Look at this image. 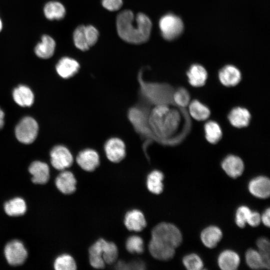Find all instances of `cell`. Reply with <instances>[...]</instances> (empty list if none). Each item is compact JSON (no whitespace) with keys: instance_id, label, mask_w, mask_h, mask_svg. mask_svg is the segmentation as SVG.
<instances>
[{"instance_id":"cell-30","label":"cell","mask_w":270,"mask_h":270,"mask_svg":"<svg viewBox=\"0 0 270 270\" xmlns=\"http://www.w3.org/2000/svg\"><path fill=\"white\" fill-rule=\"evenodd\" d=\"M258 252L262 259L265 268H270V243L269 240L264 237L258 238L256 241Z\"/></svg>"},{"instance_id":"cell-17","label":"cell","mask_w":270,"mask_h":270,"mask_svg":"<svg viewBox=\"0 0 270 270\" xmlns=\"http://www.w3.org/2000/svg\"><path fill=\"white\" fill-rule=\"evenodd\" d=\"M79 63L74 59L64 57L57 63L56 69L58 74L64 78H68L76 74L80 68Z\"/></svg>"},{"instance_id":"cell-21","label":"cell","mask_w":270,"mask_h":270,"mask_svg":"<svg viewBox=\"0 0 270 270\" xmlns=\"http://www.w3.org/2000/svg\"><path fill=\"white\" fill-rule=\"evenodd\" d=\"M218 264L222 270H235L238 268L240 258L238 254L232 250H225L219 255Z\"/></svg>"},{"instance_id":"cell-5","label":"cell","mask_w":270,"mask_h":270,"mask_svg":"<svg viewBox=\"0 0 270 270\" xmlns=\"http://www.w3.org/2000/svg\"><path fill=\"white\" fill-rule=\"evenodd\" d=\"M159 27L163 38L172 40L180 36L183 30L184 24L181 19L172 14L163 16L159 22Z\"/></svg>"},{"instance_id":"cell-23","label":"cell","mask_w":270,"mask_h":270,"mask_svg":"<svg viewBox=\"0 0 270 270\" xmlns=\"http://www.w3.org/2000/svg\"><path fill=\"white\" fill-rule=\"evenodd\" d=\"M56 42L54 40L49 36L44 35L41 41L34 48L36 55L42 58H50L54 52Z\"/></svg>"},{"instance_id":"cell-20","label":"cell","mask_w":270,"mask_h":270,"mask_svg":"<svg viewBox=\"0 0 270 270\" xmlns=\"http://www.w3.org/2000/svg\"><path fill=\"white\" fill-rule=\"evenodd\" d=\"M222 237V233L221 230L214 226L206 227L203 230L200 234L202 242L206 247L210 248L216 247Z\"/></svg>"},{"instance_id":"cell-15","label":"cell","mask_w":270,"mask_h":270,"mask_svg":"<svg viewBox=\"0 0 270 270\" xmlns=\"http://www.w3.org/2000/svg\"><path fill=\"white\" fill-rule=\"evenodd\" d=\"M218 78L222 85L226 87H232L239 84L242 79V75L237 68L232 65H227L220 70Z\"/></svg>"},{"instance_id":"cell-2","label":"cell","mask_w":270,"mask_h":270,"mask_svg":"<svg viewBox=\"0 0 270 270\" xmlns=\"http://www.w3.org/2000/svg\"><path fill=\"white\" fill-rule=\"evenodd\" d=\"M116 26L122 40L129 43L140 44L149 39L152 24L143 13H138L134 16L131 10H124L118 15Z\"/></svg>"},{"instance_id":"cell-27","label":"cell","mask_w":270,"mask_h":270,"mask_svg":"<svg viewBox=\"0 0 270 270\" xmlns=\"http://www.w3.org/2000/svg\"><path fill=\"white\" fill-rule=\"evenodd\" d=\"M46 17L50 20H61L66 14V9L60 2H50L46 4L44 9Z\"/></svg>"},{"instance_id":"cell-7","label":"cell","mask_w":270,"mask_h":270,"mask_svg":"<svg viewBox=\"0 0 270 270\" xmlns=\"http://www.w3.org/2000/svg\"><path fill=\"white\" fill-rule=\"evenodd\" d=\"M95 254L106 264H112L118 259V251L114 242L100 238L95 242Z\"/></svg>"},{"instance_id":"cell-24","label":"cell","mask_w":270,"mask_h":270,"mask_svg":"<svg viewBox=\"0 0 270 270\" xmlns=\"http://www.w3.org/2000/svg\"><path fill=\"white\" fill-rule=\"evenodd\" d=\"M4 208L6 213L9 216H20L26 213V204L22 198L16 197L6 202Z\"/></svg>"},{"instance_id":"cell-29","label":"cell","mask_w":270,"mask_h":270,"mask_svg":"<svg viewBox=\"0 0 270 270\" xmlns=\"http://www.w3.org/2000/svg\"><path fill=\"white\" fill-rule=\"evenodd\" d=\"M54 268L56 270H74L76 269V264L74 258L68 254H62L54 260Z\"/></svg>"},{"instance_id":"cell-1","label":"cell","mask_w":270,"mask_h":270,"mask_svg":"<svg viewBox=\"0 0 270 270\" xmlns=\"http://www.w3.org/2000/svg\"><path fill=\"white\" fill-rule=\"evenodd\" d=\"M182 234L174 224L162 222L152 230L151 239L148 245L150 254L156 259L168 260L172 258L176 248L182 242Z\"/></svg>"},{"instance_id":"cell-42","label":"cell","mask_w":270,"mask_h":270,"mask_svg":"<svg viewBox=\"0 0 270 270\" xmlns=\"http://www.w3.org/2000/svg\"><path fill=\"white\" fill-rule=\"evenodd\" d=\"M2 22L0 18V32L2 30Z\"/></svg>"},{"instance_id":"cell-41","label":"cell","mask_w":270,"mask_h":270,"mask_svg":"<svg viewBox=\"0 0 270 270\" xmlns=\"http://www.w3.org/2000/svg\"><path fill=\"white\" fill-rule=\"evenodd\" d=\"M4 114L0 108V130L2 128L4 124Z\"/></svg>"},{"instance_id":"cell-25","label":"cell","mask_w":270,"mask_h":270,"mask_svg":"<svg viewBox=\"0 0 270 270\" xmlns=\"http://www.w3.org/2000/svg\"><path fill=\"white\" fill-rule=\"evenodd\" d=\"M163 173L158 170L152 171L147 176L146 184L148 190L154 194H158L164 189Z\"/></svg>"},{"instance_id":"cell-19","label":"cell","mask_w":270,"mask_h":270,"mask_svg":"<svg viewBox=\"0 0 270 270\" xmlns=\"http://www.w3.org/2000/svg\"><path fill=\"white\" fill-rule=\"evenodd\" d=\"M189 84L194 87L199 88L204 86L208 78L206 70L201 65H192L187 72Z\"/></svg>"},{"instance_id":"cell-28","label":"cell","mask_w":270,"mask_h":270,"mask_svg":"<svg viewBox=\"0 0 270 270\" xmlns=\"http://www.w3.org/2000/svg\"><path fill=\"white\" fill-rule=\"evenodd\" d=\"M205 138L212 144H216L221 140L222 136V128L218 123L210 120L204 126Z\"/></svg>"},{"instance_id":"cell-38","label":"cell","mask_w":270,"mask_h":270,"mask_svg":"<svg viewBox=\"0 0 270 270\" xmlns=\"http://www.w3.org/2000/svg\"><path fill=\"white\" fill-rule=\"evenodd\" d=\"M102 4L106 9L110 11H116L121 8L122 0H102Z\"/></svg>"},{"instance_id":"cell-12","label":"cell","mask_w":270,"mask_h":270,"mask_svg":"<svg viewBox=\"0 0 270 270\" xmlns=\"http://www.w3.org/2000/svg\"><path fill=\"white\" fill-rule=\"evenodd\" d=\"M55 184L62 193L70 194L76 190V180L72 172L65 170L56 178Z\"/></svg>"},{"instance_id":"cell-40","label":"cell","mask_w":270,"mask_h":270,"mask_svg":"<svg viewBox=\"0 0 270 270\" xmlns=\"http://www.w3.org/2000/svg\"><path fill=\"white\" fill-rule=\"evenodd\" d=\"M270 209L268 208L265 210V211L261 216V221L262 222L263 224L267 227H270Z\"/></svg>"},{"instance_id":"cell-4","label":"cell","mask_w":270,"mask_h":270,"mask_svg":"<svg viewBox=\"0 0 270 270\" xmlns=\"http://www.w3.org/2000/svg\"><path fill=\"white\" fill-rule=\"evenodd\" d=\"M38 130V126L36 120L32 117L26 116L16 125L15 134L20 142L30 144L36 138Z\"/></svg>"},{"instance_id":"cell-3","label":"cell","mask_w":270,"mask_h":270,"mask_svg":"<svg viewBox=\"0 0 270 270\" xmlns=\"http://www.w3.org/2000/svg\"><path fill=\"white\" fill-rule=\"evenodd\" d=\"M180 122L178 110L167 104L156 105L148 116L150 133L162 140L170 138L177 131Z\"/></svg>"},{"instance_id":"cell-16","label":"cell","mask_w":270,"mask_h":270,"mask_svg":"<svg viewBox=\"0 0 270 270\" xmlns=\"http://www.w3.org/2000/svg\"><path fill=\"white\" fill-rule=\"evenodd\" d=\"M222 167L225 172L232 178L240 176L244 170L242 160L235 155H229L222 160Z\"/></svg>"},{"instance_id":"cell-9","label":"cell","mask_w":270,"mask_h":270,"mask_svg":"<svg viewBox=\"0 0 270 270\" xmlns=\"http://www.w3.org/2000/svg\"><path fill=\"white\" fill-rule=\"evenodd\" d=\"M104 150L106 158L112 162H120L126 155L124 142L118 138H109L105 143Z\"/></svg>"},{"instance_id":"cell-22","label":"cell","mask_w":270,"mask_h":270,"mask_svg":"<svg viewBox=\"0 0 270 270\" xmlns=\"http://www.w3.org/2000/svg\"><path fill=\"white\" fill-rule=\"evenodd\" d=\"M14 102L23 107L31 106L34 102V95L32 90L27 86L20 85L15 88L12 92Z\"/></svg>"},{"instance_id":"cell-11","label":"cell","mask_w":270,"mask_h":270,"mask_svg":"<svg viewBox=\"0 0 270 270\" xmlns=\"http://www.w3.org/2000/svg\"><path fill=\"white\" fill-rule=\"evenodd\" d=\"M250 192L254 196L266 198L270 194V180L265 176H259L252 179L248 184Z\"/></svg>"},{"instance_id":"cell-39","label":"cell","mask_w":270,"mask_h":270,"mask_svg":"<svg viewBox=\"0 0 270 270\" xmlns=\"http://www.w3.org/2000/svg\"><path fill=\"white\" fill-rule=\"evenodd\" d=\"M261 222V216L257 212H250L246 223L250 226L255 227L258 226Z\"/></svg>"},{"instance_id":"cell-31","label":"cell","mask_w":270,"mask_h":270,"mask_svg":"<svg viewBox=\"0 0 270 270\" xmlns=\"http://www.w3.org/2000/svg\"><path fill=\"white\" fill-rule=\"evenodd\" d=\"M247 265L252 269L266 268L258 250L250 248L246 253Z\"/></svg>"},{"instance_id":"cell-10","label":"cell","mask_w":270,"mask_h":270,"mask_svg":"<svg viewBox=\"0 0 270 270\" xmlns=\"http://www.w3.org/2000/svg\"><path fill=\"white\" fill-rule=\"evenodd\" d=\"M76 162L83 170L90 172L94 170L99 166L100 156L94 150L86 148L78 154Z\"/></svg>"},{"instance_id":"cell-18","label":"cell","mask_w":270,"mask_h":270,"mask_svg":"<svg viewBox=\"0 0 270 270\" xmlns=\"http://www.w3.org/2000/svg\"><path fill=\"white\" fill-rule=\"evenodd\" d=\"M251 116L246 108L237 106L233 108L228 115V119L230 124L236 128L247 126L250 120Z\"/></svg>"},{"instance_id":"cell-14","label":"cell","mask_w":270,"mask_h":270,"mask_svg":"<svg viewBox=\"0 0 270 270\" xmlns=\"http://www.w3.org/2000/svg\"><path fill=\"white\" fill-rule=\"evenodd\" d=\"M32 181L36 184H46L50 178V168L48 164L40 161L32 162L28 168Z\"/></svg>"},{"instance_id":"cell-6","label":"cell","mask_w":270,"mask_h":270,"mask_svg":"<svg viewBox=\"0 0 270 270\" xmlns=\"http://www.w3.org/2000/svg\"><path fill=\"white\" fill-rule=\"evenodd\" d=\"M4 254L8 262L12 266L22 264L28 256V252L23 243L17 240H11L6 245Z\"/></svg>"},{"instance_id":"cell-8","label":"cell","mask_w":270,"mask_h":270,"mask_svg":"<svg viewBox=\"0 0 270 270\" xmlns=\"http://www.w3.org/2000/svg\"><path fill=\"white\" fill-rule=\"evenodd\" d=\"M50 156L52 165L58 170H65L70 167L74 162L70 152L62 145L54 146L50 151Z\"/></svg>"},{"instance_id":"cell-36","label":"cell","mask_w":270,"mask_h":270,"mask_svg":"<svg viewBox=\"0 0 270 270\" xmlns=\"http://www.w3.org/2000/svg\"><path fill=\"white\" fill-rule=\"evenodd\" d=\"M250 212L251 210L245 206H242L237 209L236 223L238 227L243 228L245 226Z\"/></svg>"},{"instance_id":"cell-37","label":"cell","mask_w":270,"mask_h":270,"mask_svg":"<svg viewBox=\"0 0 270 270\" xmlns=\"http://www.w3.org/2000/svg\"><path fill=\"white\" fill-rule=\"evenodd\" d=\"M84 32L88 45L90 48L96 42L98 38V32L94 26L88 25L84 26Z\"/></svg>"},{"instance_id":"cell-13","label":"cell","mask_w":270,"mask_h":270,"mask_svg":"<svg viewBox=\"0 0 270 270\" xmlns=\"http://www.w3.org/2000/svg\"><path fill=\"white\" fill-rule=\"evenodd\" d=\"M124 224L128 230L139 232L146 226V221L144 214L140 210L134 209L126 214Z\"/></svg>"},{"instance_id":"cell-33","label":"cell","mask_w":270,"mask_h":270,"mask_svg":"<svg viewBox=\"0 0 270 270\" xmlns=\"http://www.w3.org/2000/svg\"><path fill=\"white\" fill-rule=\"evenodd\" d=\"M73 38L76 46L82 51L89 49L86 38L84 32V26H78L74 31Z\"/></svg>"},{"instance_id":"cell-32","label":"cell","mask_w":270,"mask_h":270,"mask_svg":"<svg viewBox=\"0 0 270 270\" xmlns=\"http://www.w3.org/2000/svg\"><path fill=\"white\" fill-rule=\"evenodd\" d=\"M126 250L132 254H140L144 251V242L142 238L136 235L128 238L126 242Z\"/></svg>"},{"instance_id":"cell-34","label":"cell","mask_w":270,"mask_h":270,"mask_svg":"<svg viewBox=\"0 0 270 270\" xmlns=\"http://www.w3.org/2000/svg\"><path fill=\"white\" fill-rule=\"evenodd\" d=\"M190 93L184 88H178L172 94V100L178 106L182 108L187 106L190 102Z\"/></svg>"},{"instance_id":"cell-26","label":"cell","mask_w":270,"mask_h":270,"mask_svg":"<svg viewBox=\"0 0 270 270\" xmlns=\"http://www.w3.org/2000/svg\"><path fill=\"white\" fill-rule=\"evenodd\" d=\"M188 106L190 115L196 120H206L210 115L209 108L198 100H192Z\"/></svg>"},{"instance_id":"cell-35","label":"cell","mask_w":270,"mask_h":270,"mask_svg":"<svg viewBox=\"0 0 270 270\" xmlns=\"http://www.w3.org/2000/svg\"><path fill=\"white\" fill-rule=\"evenodd\" d=\"M182 262L185 268L188 270H200L204 266L202 259L196 254L186 256L182 260Z\"/></svg>"}]
</instances>
